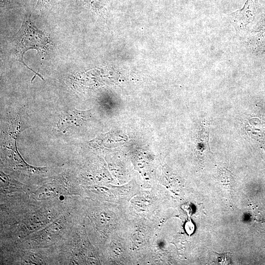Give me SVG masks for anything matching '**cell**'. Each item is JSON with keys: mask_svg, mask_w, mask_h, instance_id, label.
<instances>
[{"mask_svg": "<svg viewBox=\"0 0 265 265\" xmlns=\"http://www.w3.org/2000/svg\"><path fill=\"white\" fill-rule=\"evenodd\" d=\"M49 44V39L42 31L39 30L31 21L30 15L26 14L22 26L17 33L14 39V52L17 60L28 69L39 76L42 77L27 66L24 61L26 52L30 49L36 50L41 53H45Z\"/></svg>", "mask_w": 265, "mask_h": 265, "instance_id": "1", "label": "cell"}, {"mask_svg": "<svg viewBox=\"0 0 265 265\" xmlns=\"http://www.w3.org/2000/svg\"><path fill=\"white\" fill-rule=\"evenodd\" d=\"M257 12L256 0H246L243 7L230 15V21L237 33L246 32L252 25Z\"/></svg>", "mask_w": 265, "mask_h": 265, "instance_id": "2", "label": "cell"}, {"mask_svg": "<svg viewBox=\"0 0 265 265\" xmlns=\"http://www.w3.org/2000/svg\"><path fill=\"white\" fill-rule=\"evenodd\" d=\"M58 192L57 188L49 186L40 188L35 193L37 199H46L53 197Z\"/></svg>", "mask_w": 265, "mask_h": 265, "instance_id": "3", "label": "cell"}, {"mask_svg": "<svg viewBox=\"0 0 265 265\" xmlns=\"http://www.w3.org/2000/svg\"><path fill=\"white\" fill-rule=\"evenodd\" d=\"M217 254V253H216ZM229 253H224L222 254H217V261L219 264L228 265L230 264L231 259Z\"/></svg>", "mask_w": 265, "mask_h": 265, "instance_id": "4", "label": "cell"}, {"mask_svg": "<svg viewBox=\"0 0 265 265\" xmlns=\"http://www.w3.org/2000/svg\"><path fill=\"white\" fill-rule=\"evenodd\" d=\"M258 32L260 33L262 35L265 36V16L264 19L262 20L260 26L258 27Z\"/></svg>", "mask_w": 265, "mask_h": 265, "instance_id": "5", "label": "cell"}, {"mask_svg": "<svg viewBox=\"0 0 265 265\" xmlns=\"http://www.w3.org/2000/svg\"><path fill=\"white\" fill-rule=\"evenodd\" d=\"M186 229L188 234L193 233L194 230V226L191 222H187L186 224Z\"/></svg>", "mask_w": 265, "mask_h": 265, "instance_id": "6", "label": "cell"}, {"mask_svg": "<svg viewBox=\"0 0 265 265\" xmlns=\"http://www.w3.org/2000/svg\"><path fill=\"white\" fill-rule=\"evenodd\" d=\"M52 0H38L36 7H43L48 4Z\"/></svg>", "mask_w": 265, "mask_h": 265, "instance_id": "7", "label": "cell"}, {"mask_svg": "<svg viewBox=\"0 0 265 265\" xmlns=\"http://www.w3.org/2000/svg\"><path fill=\"white\" fill-rule=\"evenodd\" d=\"M84 1H85L86 3H87L89 5L96 7L98 3V0H83Z\"/></svg>", "mask_w": 265, "mask_h": 265, "instance_id": "8", "label": "cell"}]
</instances>
